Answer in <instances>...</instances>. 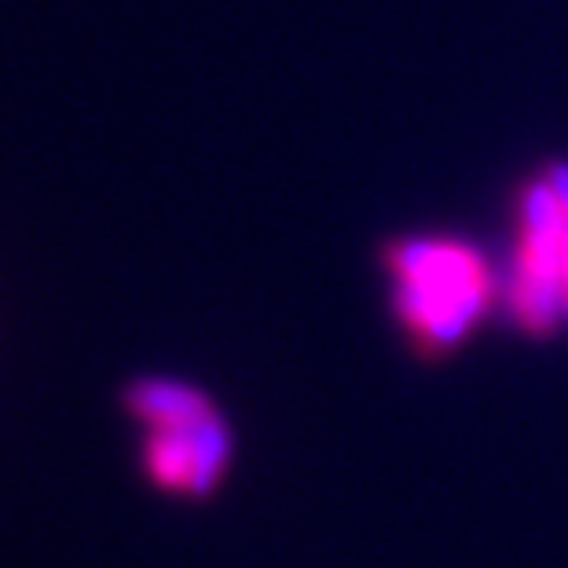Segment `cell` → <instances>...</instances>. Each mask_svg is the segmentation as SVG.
<instances>
[{
	"mask_svg": "<svg viewBox=\"0 0 568 568\" xmlns=\"http://www.w3.org/2000/svg\"><path fill=\"white\" fill-rule=\"evenodd\" d=\"M389 316L410 356L440 364L503 308V268L458 232H410L382 246Z\"/></svg>",
	"mask_w": 568,
	"mask_h": 568,
	"instance_id": "6da1fadb",
	"label": "cell"
},
{
	"mask_svg": "<svg viewBox=\"0 0 568 568\" xmlns=\"http://www.w3.org/2000/svg\"><path fill=\"white\" fill-rule=\"evenodd\" d=\"M568 264V162H542L510 202V253L499 316L528 342H547L565 323Z\"/></svg>",
	"mask_w": 568,
	"mask_h": 568,
	"instance_id": "7a4b0ae2",
	"label": "cell"
},
{
	"mask_svg": "<svg viewBox=\"0 0 568 568\" xmlns=\"http://www.w3.org/2000/svg\"><path fill=\"white\" fill-rule=\"evenodd\" d=\"M125 404L132 415H140L151 429L159 426H184V422H199L213 415V400L195 385L184 382H162V378H143L132 382L125 393Z\"/></svg>",
	"mask_w": 568,
	"mask_h": 568,
	"instance_id": "3957f363",
	"label": "cell"
},
{
	"mask_svg": "<svg viewBox=\"0 0 568 568\" xmlns=\"http://www.w3.org/2000/svg\"><path fill=\"white\" fill-rule=\"evenodd\" d=\"M205 418H210V415H205ZM199 422L151 429V440H148V469H151L154 485H162L169 491H187V485H191V466H195V429H199Z\"/></svg>",
	"mask_w": 568,
	"mask_h": 568,
	"instance_id": "277c9868",
	"label": "cell"
},
{
	"mask_svg": "<svg viewBox=\"0 0 568 568\" xmlns=\"http://www.w3.org/2000/svg\"><path fill=\"white\" fill-rule=\"evenodd\" d=\"M565 323H568V264H565Z\"/></svg>",
	"mask_w": 568,
	"mask_h": 568,
	"instance_id": "5b68a950",
	"label": "cell"
}]
</instances>
